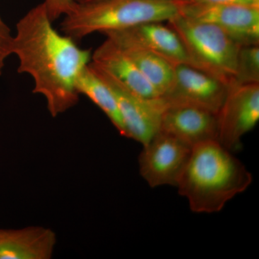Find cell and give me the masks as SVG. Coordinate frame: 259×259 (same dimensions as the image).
<instances>
[{"instance_id": "obj_9", "label": "cell", "mask_w": 259, "mask_h": 259, "mask_svg": "<svg viewBox=\"0 0 259 259\" xmlns=\"http://www.w3.org/2000/svg\"><path fill=\"white\" fill-rule=\"evenodd\" d=\"M139 158L141 177L150 187L178 185L192 148L165 133H158L144 145Z\"/></svg>"}, {"instance_id": "obj_15", "label": "cell", "mask_w": 259, "mask_h": 259, "mask_svg": "<svg viewBox=\"0 0 259 259\" xmlns=\"http://www.w3.org/2000/svg\"><path fill=\"white\" fill-rule=\"evenodd\" d=\"M118 47L137 66L160 97L163 96L173 82L175 65L149 51L136 48Z\"/></svg>"}, {"instance_id": "obj_4", "label": "cell", "mask_w": 259, "mask_h": 259, "mask_svg": "<svg viewBox=\"0 0 259 259\" xmlns=\"http://www.w3.org/2000/svg\"><path fill=\"white\" fill-rule=\"evenodd\" d=\"M167 24L180 37L192 66L231 85L241 46L215 25L180 14Z\"/></svg>"}, {"instance_id": "obj_16", "label": "cell", "mask_w": 259, "mask_h": 259, "mask_svg": "<svg viewBox=\"0 0 259 259\" xmlns=\"http://www.w3.org/2000/svg\"><path fill=\"white\" fill-rule=\"evenodd\" d=\"M250 83H259V44L240 47L231 85Z\"/></svg>"}, {"instance_id": "obj_3", "label": "cell", "mask_w": 259, "mask_h": 259, "mask_svg": "<svg viewBox=\"0 0 259 259\" xmlns=\"http://www.w3.org/2000/svg\"><path fill=\"white\" fill-rule=\"evenodd\" d=\"M179 14L174 0H93L76 3L64 17L63 33L74 40L124 30L148 22H167Z\"/></svg>"}, {"instance_id": "obj_19", "label": "cell", "mask_w": 259, "mask_h": 259, "mask_svg": "<svg viewBox=\"0 0 259 259\" xmlns=\"http://www.w3.org/2000/svg\"><path fill=\"white\" fill-rule=\"evenodd\" d=\"M177 3H214L259 8V0H174Z\"/></svg>"}, {"instance_id": "obj_10", "label": "cell", "mask_w": 259, "mask_h": 259, "mask_svg": "<svg viewBox=\"0 0 259 259\" xmlns=\"http://www.w3.org/2000/svg\"><path fill=\"white\" fill-rule=\"evenodd\" d=\"M117 45L149 51L177 66H192L182 40L176 32L163 22H148L105 34Z\"/></svg>"}, {"instance_id": "obj_17", "label": "cell", "mask_w": 259, "mask_h": 259, "mask_svg": "<svg viewBox=\"0 0 259 259\" xmlns=\"http://www.w3.org/2000/svg\"><path fill=\"white\" fill-rule=\"evenodd\" d=\"M76 3V0H45L44 4L49 18L54 22L71 13Z\"/></svg>"}, {"instance_id": "obj_20", "label": "cell", "mask_w": 259, "mask_h": 259, "mask_svg": "<svg viewBox=\"0 0 259 259\" xmlns=\"http://www.w3.org/2000/svg\"><path fill=\"white\" fill-rule=\"evenodd\" d=\"M91 1H93V0H76V3H88V2Z\"/></svg>"}, {"instance_id": "obj_8", "label": "cell", "mask_w": 259, "mask_h": 259, "mask_svg": "<svg viewBox=\"0 0 259 259\" xmlns=\"http://www.w3.org/2000/svg\"><path fill=\"white\" fill-rule=\"evenodd\" d=\"M218 141L228 151L239 149L241 139L259 120V83L231 85L217 114Z\"/></svg>"}, {"instance_id": "obj_6", "label": "cell", "mask_w": 259, "mask_h": 259, "mask_svg": "<svg viewBox=\"0 0 259 259\" xmlns=\"http://www.w3.org/2000/svg\"><path fill=\"white\" fill-rule=\"evenodd\" d=\"M178 5L179 14L215 25L241 47L259 44V8L214 3Z\"/></svg>"}, {"instance_id": "obj_7", "label": "cell", "mask_w": 259, "mask_h": 259, "mask_svg": "<svg viewBox=\"0 0 259 259\" xmlns=\"http://www.w3.org/2000/svg\"><path fill=\"white\" fill-rule=\"evenodd\" d=\"M230 86L189 64L175 67L171 86L162 100L169 105H187L199 107L217 115L226 100Z\"/></svg>"}, {"instance_id": "obj_2", "label": "cell", "mask_w": 259, "mask_h": 259, "mask_svg": "<svg viewBox=\"0 0 259 259\" xmlns=\"http://www.w3.org/2000/svg\"><path fill=\"white\" fill-rule=\"evenodd\" d=\"M251 174L218 141L192 148L177 187L194 212L213 213L251 184Z\"/></svg>"}, {"instance_id": "obj_13", "label": "cell", "mask_w": 259, "mask_h": 259, "mask_svg": "<svg viewBox=\"0 0 259 259\" xmlns=\"http://www.w3.org/2000/svg\"><path fill=\"white\" fill-rule=\"evenodd\" d=\"M56 244V233L50 228L0 229V259H50Z\"/></svg>"}, {"instance_id": "obj_5", "label": "cell", "mask_w": 259, "mask_h": 259, "mask_svg": "<svg viewBox=\"0 0 259 259\" xmlns=\"http://www.w3.org/2000/svg\"><path fill=\"white\" fill-rule=\"evenodd\" d=\"M90 66L115 95L127 138L144 146L160 131L162 114L166 104L161 97L145 99L131 93L103 70L90 63Z\"/></svg>"}, {"instance_id": "obj_18", "label": "cell", "mask_w": 259, "mask_h": 259, "mask_svg": "<svg viewBox=\"0 0 259 259\" xmlns=\"http://www.w3.org/2000/svg\"><path fill=\"white\" fill-rule=\"evenodd\" d=\"M13 35L11 34L9 27L5 23L0 15V75L3 73L5 60L13 54Z\"/></svg>"}, {"instance_id": "obj_1", "label": "cell", "mask_w": 259, "mask_h": 259, "mask_svg": "<svg viewBox=\"0 0 259 259\" xmlns=\"http://www.w3.org/2000/svg\"><path fill=\"white\" fill-rule=\"evenodd\" d=\"M52 23L44 3L29 10L17 23L12 53L18 57V72L31 76L32 92L44 96L56 117L79 101L76 81L91 61L92 53L58 32Z\"/></svg>"}, {"instance_id": "obj_14", "label": "cell", "mask_w": 259, "mask_h": 259, "mask_svg": "<svg viewBox=\"0 0 259 259\" xmlns=\"http://www.w3.org/2000/svg\"><path fill=\"white\" fill-rule=\"evenodd\" d=\"M76 90L79 95L88 97L100 107L120 135L127 137L125 125L115 95L107 83L97 76L90 64L83 69L78 77Z\"/></svg>"}, {"instance_id": "obj_12", "label": "cell", "mask_w": 259, "mask_h": 259, "mask_svg": "<svg viewBox=\"0 0 259 259\" xmlns=\"http://www.w3.org/2000/svg\"><path fill=\"white\" fill-rule=\"evenodd\" d=\"M90 62L138 96L145 99L161 97L127 54L110 39L106 38L94 51Z\"/></svg>"}, {"instance_id": "obj_11", "label": "cell", "mask_w": 259, "mask_h": 259, "mask_svg": "<svg viewBox=\"0 0 259 259\" xmlns=\"http://www.w3.org/2000/svg\"><path fill=\"white\" fill-rule=\"evenodd\" d=\"M160 131L192 148L208 141H218L217 115L199 107L169 105L162 114Z\"/></svg>"}]
</instances>
